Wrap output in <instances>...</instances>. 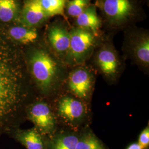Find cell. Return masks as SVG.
Returning <instances> with one entry per match:
<instances>
[{
	"mask_svg": "<svg viewBox=\"0 0 149 149\" xmlns=\"http://www.w3.org/2000/svg\"><path fill=\"white\" fill-rule=\"evenodd\" d=\"M66 1V0H37L44 13L50 18L53 17H61L66 21H69L65 15Z\"/></svg>",
	"mask_w": 149,
	"mask_h": 149,
	"instance_id": "17",
	"label": "cell"
},
{
	"mask_svg": "<svg viewBox=\"0 0 149 149\" xmlns=\"http://www.w3.org/2000/svg\"><path fill=\"white\" fill-rule=\"evenodd\" d=\"M27 63L33 79L42 92L49 93L63 88L69 68L49 49L41 47L33 48Z\"/></svg>",
	"mask_w": 149,
	"mask_h": 149,
	"instance_id": "2",
	"label": "cell"
},
{
	"mask_svg": "<svg viewBox=\"0 0 149 149\" xmlns=\"http://www.w3.org/2000/svg\"><path fill=\"white\" fill-rule=\"evenodd\" d=\"M11 37L24 45H32L37 43L39 38L38 28H31L22 25L13 27L10 30Z\"/></svg>",
	"mask_w": 149,
	"mask_h": 149,
	"instance_id": "15",
	"label": "cell"
},
{
	"mask_svg": "<svg viewBox=\"0 0 149 149\" xmlns=\"http://www.w3.org/2000/svg\"><path fill=\"white\" fill-rule=\"evenodd\" d=\"M13 63L0 47V129L19 111L28 94L22 69Z\"/></svg>",
	"mask_w": 149,
	"mask_h": 149,
	"instance_id": "1",
	"label": "cell"
},
{
	"mask_svg": "<svg viewBox=\"0 0 149 149\" xmlns=\"http://www.w3.org/2000/svg\"><path fill=\"white\" fill-rule=\"evenodd\" d=\"M92 0H66L65 15L70 22L80 15L90 5Z\"/></svg>",
	"mask_w": 149,
	"mask_h": 149,
	"instance_id": "18",
	"label": "cell"
},
{
	"mask_svg": "<svg viewBox=\"0 0 149 149\" xmlns=\"http://www.w3.org/2000/svg\"><path fill=\"white\" fill-rule=\"evenodd\" d=\"M71 27L69 21L61 17H57L46 29L49 49L63 63L69 48Z\"/></svg>",
	"mask_w": 149,
	"mask_h": 149,
	"instance_id": "9",
	"label": "cell"
},
{
	"mask_svg": "<svg viewBox=\"0 0 149 149\" xmlns=\"http://www.w3.org/2000/svg\"><path fill=\"white\" fill-rule=\"evenodd\" d=\"M50 19L37 0H26L22 10L20 20L22 25L38 28Z\"/></svg>",
	"mask_w": 149,
	"mask_h": 149,
	"instance_id": "12",
	"label": "cell"
},
{
	"mask_svg": "<svg viewBox=\"0 0 149 149\" xmlns=\"http://www.w3.org/2000/svg\"><path fill=\"white\" fill-rule=\"evenodd\" d=\"M28 117L43 135L50 136L56 132L57 118L45 102H38L31 105L28 109Z\"/></svg>",
	"mask_w": 149,
	"mask_h": 149,
	"instance_id": "10",
	"label": "cell"
},
{
	"mask_svg": "<svg viewBox=\"0 0 149 149\" xmlns=\"http://www.w3.org/2000/svg\"><path fill=\"white\" fill-rule=\"evenodd\" d=\"M72 27L80 28L93 33L96 36H103L105 33L102 29V22L96 6L91 3L79 16L72 21Z\"/></svg>",
	"mask_w": 149,
	"mask_h": 149,
	"instance_id": "11",
	"label": "cell"
},
{
	"mask_svg": "<svg viewBox=\"0 0 149 149\" xmlns=\"http://www.w3.org/2000/svg\"><path fill=\"white\" fill-rule=\"evenodd\" d=\"M113 37L105 33L88 62L111 84L117 82L125 68V59L115 47Z\"/></svg>",
	"mask_w": 149,
	"mask_h": 149,
	"instance_id": "4",
	"label": "cell"
},
{
	"mask_svg": "<svg viewBox=\"0 0 149 149\" xmlns=\"http://www.w3.org/2000/svg\"><path fill=\"white\" fill-rule=\"evenodd\" d=\"M143 2H144L146 4V5L149 7V0H141Z\"/></svg>",
	"mask_w": 149,
	"mask_h": 149,
	"instance_id": "22",
	"label": "cell"
},
{
	"mask_svg": "<svg viewBox=\"0 0 149 149\" xmlns=\"http://www.w3.org/2000/svg\"><path fill=\"white\" fill-rule=\"evenodd\" d=\"M138 143L143 149H149V125L144 128L139 134Z\"/></svg>",
	"mask_w": 149,
	"mask_h": 149,
	"instance_id": "20",
	"label": "cell"
},
{
	"mask_svg": "<svg viewBox=\"0 0 149 149\" xmlns=\"http://www.w3.org/2000/svg\"><path fill=\"white\" fill-rule=\"evenodd\" d=\"M80 131L70 129L56 132L47 140V149H76Z\"/></svg>",
	"mask_w": 149,
	"mask_h": 149,
	"instance_id": "13",
	"label": "cell"
},
{
	"mask_svg": "<svg viewBox=\"0 0 149 149\" xmlns=\"http://www.w3.org/2000/svg\"><path fill=\"white\" fill-rule=\"evenodd\" d=\"M97 74L96 70L88 63L70 68L64 85L67 93L90 103Z\"/></svg>",
	"mask_w": 149,
	"mask_h": 149,
	"instance_id": "7",
	"label": "cell"
},
{
	"mask_svg": "<svg viewBox=\"0 0 149 149\" xmlns=\"http://www.w3.org/2000/svg\"><path fill=\"white\" fill-rule=\"evenodd\" d=\"M44 136L34 128L22 131L17 135V139L26 149H47V141Z\"/></svg>",
	"mask_w": 149,
	"mask_h": 149,
	"instance_id": "14",
	"label": "cell"
},
{
	"mask_svg": "<svg viewBox=\"0 0 149 149\" xmlns=\"http://www.w3.org/2000/svg\"><path fill=\"white\" fill-rule=\"evenodd\" d=\"M18 12L16 0H0V20L3 22L11 21Z\"/></svg>",
	"mask_w": 149,
	"mask_h": 149,
	"instance_id": "19",
	"label": "cell"
},
{
	"mask_svg": "<svg viewBox=\"0 0 149 149\" xmlns=\"http://www.w3.org/2000/svg\"><path fill=\"white\" fill-rule=\"evenodd\" d=\"M56 118L68 129L79 131L90 116L89 103L68 93L60 96L56 104Z\"/></svg>",
	"mask_w": 149,
	"mask_h": 149,
	"instance_id": "8",
	"label": "cell"
},
{
	"mask_svg": "<svg viewBox=\"0 0 149 149\" xmlns=\"http://www.w3.org/2000/svg\"><path fill=\"white\" fill-rule=\"evenodd\" d=\"M122 45L123 57L146 74L149 71V31L133 25L124 29Z\"/></svg>",
	"mask_w": 149,
	"mask_h": 149,
	"instance_id": "5",
	"label": "cell"
},
{
	"mask_svg": "<svg viewBox=\"0 0 149 149\" xmlns=\"http://www.w3.org/2000/svg\"><path fill=\"white\" fill-rule=\"evenodd\" d=\"M76 149H109L90 128L80 131Z\"/></svg>",
	"mask_w": 149,
	"mask_h": 149,
	"instance_id": "16",
	"label": "cell"
},
{
	"mask_svg": "<svg viewBox=\"0 0 149 149\" xmlns=\"http://www.w3.org/2000/svg\"><path fill=\"white\" fill-rule=\"evenodd\" d=\"M105 33L114 36L147 18L141 0H95Z\"/></svg>",
	"mask_w": 149,
	"mask_h": 149,
	"instance_id": "3",
	"label": "cell"
},
{
	"mask_svg": "<svg viewBox=\"0 0 149 149\" xmlns=\"http://www.w3.org/2000/svg\"><path fill=\"white\" fill-rule=\"evenodd\" d=\"M105 33L101 36L80 28L71 27L69 48L65 64L68 68L87 63Z\"/></svg>",
	"mask_w": 149,
	"mask_h": 149,
	"instance_id": "6",
	"label": "cell"
},
{
	"mask_svg": "<svg viewBox=\"0 0 149 149\" xmlns=\"http://www.w3.org/2000/svg\"><path fill=\"white\" fill-rule=\"evenodd\" d=\"M125 149H143L138 143H133L128 145Z\"/></svg>",
	"mask_w": 149,
	"mask_h": 149,
	"instance_id": "21",
	"label": "cell"
}]
</instances>
